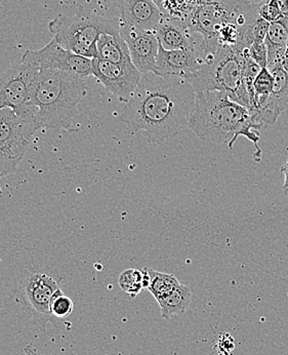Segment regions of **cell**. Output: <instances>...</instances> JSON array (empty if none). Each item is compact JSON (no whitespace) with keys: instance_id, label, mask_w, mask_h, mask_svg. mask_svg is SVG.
I'll use <instances>...</instances> for the list:
<instances>
[{"instance_id":"4fadbf2b","label":"cell","mask_w":288,"mask_h":355,"mask_svg":"<svg viewBox=\"0 0 288 355\" xmlns=\"http://www.w3.org/2000/svg\"><path fill=\"white\" fill-rule=\"evenodd\" d=\"M160 46L165 50H181L188 48L204 49V40L195 32L191 31L181 19L163 14L154 31Z\"/></svg>"},{"instance_id":"30bf717a","label":"cell","mask_w":288,"mask_h":355,"mask_svg":"<svg viewBox=\"0 0 288 355\" xmlns=\"http://www.w3.org/2000/svg\"><path fill=\"white\" fill-rule=\"evenodd\" d=\"M283 19L288 26V17ZM270 71L274 77L272 94L253 116L255 123L261 128L274 125L281 113L288 110V44L280 59Z\"/></svg>"},{"instance_id":"7a4b0ae2","label":"cell","mask_w":288,"mask_h":355,"mask_svg":"<svg viewBox=\"0 0 288 355\" xmlns=\"http://www.w3.org/2000/svg\"><path fill=\"white\" fill-rule=\"evenodd\" d=\"M188 128L204 141L227 144L233 148L239 137L251 140L257 148L255 159L260 160V134L261 128L253 121L249 109L232 101L224 92L196 93L195 106L190 116Z\"/></svg>"},{"instance_id":"4dcf8cb0","label":"cell","mask_w":288,"mask_h":355,"mask_svg":"<svg viewBox=\"0 0 288 355\" xmlns=\"http://www.w3.org/2000/svg\"><path fill=\"white\" fill-rule=\"evenodd\" d=\"M249 1L253 2V3H261V2L264 1V0H249Z\"/></svg>"},{"instance_id":"5b68a950","label":"cell","mask_w":288,"mask_h":355,"mask_svg":"<svg viewBox=\"0 0 288 355\" xmlns=\"http://www.w3.org/2000/svg\"><path fill=\"white\" fill-rule=\"evenodd\" d=\"M195 93L224 92L232 101L242 85L241 53L231 48L219 46L213 55L206 58V64L195 73L185 77Z\"/></svg>"},{"instance_id":"52a82bcc","label":"cell","mask_w":288,"mask_h":355,"mask_svg":"<svg viewBox=\"0 0 288 355\" xmlns=\"http://www.w3.org/2000/svg\"><path fill=\"white\" fill-rule=\"evenodd\" d=\"M21 62L38 70H55L85 78L93 76V60L65 50L53 38L40 50H28Z\"/></svg>"},{"instance_id":"ba28073f","label":"cell","mask_w":288,"mask_h":355,"mask_svg":"<svg viewBox=\"0 0 288 355\" xmlns=\"http://www.w3.org/2000/svg\"><path fill=\"white\" fill-rule=\"evenodd\" d=\"M93 76L123 104L131 99L142 79L143 74L134 64H116L95 58Z\"/></svg>"},{"instance_id":"ac0fdd59","label":"cell","mask_w":288,"mask_h":355,"mask_svg":"<svg viewBox=\"0 0 288 355\" xmlns=\"http://www.w3.org/2000/svg\"><path fill=\"white\" fill-rule=\"evenodd\" d=\"M147 270L150 275V284L147 290L153 295L156 300L170 294L181 284L174 275L159 272L150 267H147Z\"/></svg>"},{"instance_id":"f546056e","label":"cell","mask_w":288,"mask_h":355,"mask_svg":"<svg viewBox=\"0 0 288 355\" xmlns=\"http://www.w3.org/2000/svg\"><path fill=\"white\" fill-rule=\"evenodd\" d=\"M283 192H285V194H288V177L285 178V184H283Z\"/></svg>"},{"instance_id":"277c9868","label":"cell","mask_w":288,"mask_h":355,"mask_svg":"<svg viewBox=\"0 0 288 355\" xmlns=\"http://www.w3.org/2000/svg\"><path fill=\"white\" fill-rule=\"evenodd\" d=\"M48 30L65 50L91 60L98 57L97 42L102 34L120 32L119 20L82 12L73 17L57 15L48 23Z\"/></svg>"},{"instance_id":"d4e9b609","label":"cell","mask_w":288,"mask_h":355,"mask_svg":"<svg viewBox=\"0 0 288 355\" xmlns=\"http://www.w3.org/2000/svg\"><path fill=\"white\" fill-rule=\"evenodd\" d=\"M217 352L221 355H232L235 349L234 338L229 333H223L217 339Z\"/></svg>"},{"instance_id":"9a60e30c","label":"cell","mask_w":288,"mask_h":355,"mask_svg":"<svg viewBox=\"0 0 288 355\" xmlns=\"http://www.w3.org/2000/svg\"><path fill=\"white\" fill-rule=\"evenodd\" d=\"M59 290L57 282L46 273H33L25 280V298L30 307L39 315H52L51 302Z\"/></svg>"},{"instance_id":"7402d4cb","label":"cell","mask_w":288,"mask_h":355,"mask_svg":"<svg viewBox=\"0 0 288 355\" xmlns=\"http://www.w3.org/2000/svg\"><path fill=\"white\" fill-rule=\"evenodd\" d=\"M259 15L261 18L270 23V24L271 23L278 22V21L285 18L278 6L272 0H264V1L261 2L259 8Z\"/></svg>"},{"instance_id":"ffe728a7","label":"cell","mask_w":288,"mask_h":355,"mask_svg":"<svg viewBox=\"0 0 288 355\" xmlns=\"http://www.w3.org/2000/svg\"><path fill=\"white\" fill-rule=\"evenodd\" d=\"M118 284L123 292L131 295L132 297L138 296L144 288L143 271L140 269H127L119 277Z\"/></svg>"},{"instance_id":"cb8c5ba5","label":"cell","mask_w":288,"mask_h":355,"mask_svg":"<svg viewBox=\"0 0 288 355\" xmlns=\"http://www.w3.org/2000/svg\"><path fill=\"white\" fill-rule=\"evenodd\" d=\"M21 159L12 157L3 151L0 150V179L12 174L18 168Z\"/></svg>"},{"instance_id":"484cf974","label":"cell","mask_w":288,"mask_h":355,"mask_svg":"<svg viewBox=\"0 0 288 355\" xmlns=\"http://www.w3.org/2000/svg\"><path fill=\"white\" fill-rule=\"evenodd\" d=\"M272 1L278 6L283 16L288 17V0H272Z\"/></svg>"},{"instance_id":"8992f818","label":"cell","mask_w":288,"mask_h":355,"mask_svg":"<svg viewBox=\"0 0 288 355\" xmlns=\"http://www.w3.org/2000/svg\"><path fill=\"white\" fill-rule=\"evenodd\" d=\"M39 70L27 64H14L0 77V109L10 108L24 119H35L37 108L32 93Z\"/></svg>"},{"instance_id":"7c38bea8","label":"cell","mask_w":288,"mask_h":355,"mask_svg":"<svg viewBox=\"0 0 288 355\" xmlns=\"http://www.w3.org/2000/svg\"><path fill=\"white\" fill-rule=\"evenodd\" d=\"M206 64V53L202 48L165 50L160 46L156 60V72L161 76L183 77L195 73Z\"/></svg>"},{"instance_id":"6da1fadb","label":"cell","mask_w":288,"mask_h":355,"mask_svg":"<svg viewBox=\"0 0 288 355\" xmlns=\"http://www.w3.org/2000/svg\"><path fill=\"white\" fill-rule=\"evenodd\" d=\"M196 93L183 77L143 74L120 121L132 134L144 132L147 140L161 145L188 127Z\"/></svg>"},{"instance_id":"603a6c76","label":"cell","mask_w":288,"mask_h":355,"mask_svg":"<svg viewBox=\"0 0 288 355\" xmlns=\"http://www.w3.org/2000/svg\"><path fill=\"white\" fill-rule=\"evenodd\" d=\"M249 55L261 68L268 66V50L264 42H253L249 49Z\"/></svg>"},{"instance_id":"4316f807","label":"cell","mask_w":288,"mask_h":355,"mask_svg":"<svg viewBox=\"0 0 288 355\" xmlns=\"http://www.w3.org/2000/svg\"><path fill=\"white\" fill-rule=\"evenodd\" d=\"M24 352L26 355H39L36 348L33 347L31 344H28V345L25 346Z\"/></svg>"},{"instance_id":"83f0119b","label":"cell","mask_w":288,"mask_h":355,"mask_svg":"<svg viewBox=\"0 0 288 355\" xmlns=\"http://www.w3.org/2000/svg\"><path fill=\"white\" fill-rule=\"evenodd\" d=\"M153 2H154L155 4L158 6V8H160V10H161L162 12H164V1L165 0H152Z\"/></svg>"},{"instance_id":"f1b7e54d","label":"cell","mask_w":288,"mask_h":355,"mask_svg":"<svg viewBox=\"0 0 288 355\" xmlns=\"http://www.w3.org/2000/svg\"><path fill=\"white\" fill-rule=\"evenodd\" d=\"M281 173H282V174L285 175V178L288 177V158L287 162H285V164H283L282 166H281Z\"/></svg>"},{"instance_id":"8fae6325","label":"cell","mask_w":288,"mask_h":355,"mask_svg":"<svg viewBox=\"0 0 288 355\" xmlns=\"http://www.w3.org/2000/svg\"><path fill=\"white\" fill-rule=\"evenodd\" d=\"M120 35L127 42L134 67L142 74L156 72L159 40L154 32L145 31L119 22Z\"/></svg>"},{"instance_id":"5bb4252c","label":"cell","mask_w":288,"mask_h":355,"mask_svg":"<svg viewBox=\"0 0 288 355\" xmlns=\"http://www.w3.org/2000/svg\"><path fill=\"white\" fill-rule=\"evenodd\" d=\"M119 22L154 32L163 12L152 0H119Z\"/></svg>"},{"instance_id":"2e32d148","label":"cell","mask_w":288,"mask_h":355,"mask_svg":"<svg viewBox=\"0 0 288 355\" xmlns=\"http://www.w3.org/2000/svg\"><path fill=\"white\" fill-rule=\"evenodd\" d=\"M97 58L111 63H132L127 42L120 32L102 34L97 42Z\"/></svg>"},{"instance_id":"d6986e66","label":"cell","mask_w":288,"mask_h":355,"mask_svg":"<svg viewBox=\"0 0 288 355\" xmlns=\"http://www.w3.org/2000/svg\"><path fill=\"white\" fill-rule=\"evenodd\" d=\"M274 87V77L268 68H262L260 73L253 81V89H255V111L251 116H255L258 109L262 107L270 98Z\"/></svg>"},{"instance_id":"44dd1931","label":"cell","mask_w":288,"mask_h":355,"mask_svg":"<svg viewBox=\"0 0 288 355\" xmlns=\"http://www.w3.org/2000/svg\"><path fill=\"white\" fill-rule=\"evenodd\" d=\"M74 303L69 297L63 294L61 288L55 293L51 302V313L55 318H68L73 312Z\"/></svg>"},{"instance_id":"3957f363","label":"cell","mask_w":288,"mask_h":355,"mask_svg":"<svg viewBox=\"0 0 288 355\" xmlns=\"http://www.w3.org/2000/svg\"><path fill=\"white\" fill-rule=\"evenodd\" d=\"M85 95L84 78L55 70H39L32 93L38 127L70 130Z\"/></svg>"},{"instance_id":"e0dca14e","label":"cell","mask_w":288,"mask_h":355,"mask_svg":"<svg viewBox=\"0 0 288 355\" xmlns=\"http://www.w3.org/2000/svg\"><path fill=\"white\" fill-rule=\"evenodd\" d=\"M192 292L185 284H181L170 294L157 299L162 318L170 320L172 316L185 313L191 303Z\"/></svg>"},{"instance_id":"9c48e42d","label":"cell","mask_w":288,"mask_h":355,"mask_svg":"<svg viewBox=\"0 0 288 355\" xmlns=\"http://www.w3.org/2000/svg\"><path fill=\"white\" fill-rule=\"evenodd\" d=\"M38 130L35 119L19 116L10 108L0 109V150L12 157L23 159Z\"/></svg>"}]
</instances>
